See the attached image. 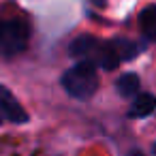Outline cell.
<instances>
[{
	"instance_id": "6da1fadb",
	"label": "cell",
	"mask_w": 156,
	"mask_h": 156,
	"mask_svg": "<svg viewBox=\"0 0 156 156\" xmlns=\"http://www.w3.org/2000/svg\"><path fill=\"white\" fill-rule=\"evenodd\" d=\"M71 54L79 60H88L105 71H113L122 60H120V54L115 49V43L113 41H98L90 34H81L77 37L73 43H71Z\"/></svg>"
},
{
	"instance_id": "7a4b0ae2",
	"label": "cell",
	"mask_w": 156,
	"mask_h": 156,
	"mask_svg": "<svg viewBox=\"0 0 156 156\" xmlns=\"http://www.w3.org/2000/svg\"><path fill=\"white\" fill-rule=\"evenodd\" d=\"M62 88L69 96L77 101H88L98 88V71L96 64L88 60H79L62 75Z\"/></svg>"
},
{
	"instance_id": "3957f363",
	"label": "cell",
	"mask_w": 156,
	"mask_h": 156,
	"mask_svg": "<svg viewBox=\"0 0 156 156\" xmlns=\"http://www.w3.org/2000/svg\"><path fill=\"white\" fill-rule=\"evenodd\" d=\"M30 28L22 20H0V56L13 58L28 47Z\"/></svg>"
},
{
	"instance_id": "277c9868",
	"label": "cell",
	"mask_w": 156,
	"mask_h": 156,
	"mask_svg": "<svg viewBox=\"0 0 156 156\" xmlns=\"http://www.w3.org/2000/svg\"><path fill=\"white\" fill-rule=\"evenodd\" d=\"M11 122V124H26L28 122V113L26 109L20 105V101L5 88L0 86V124Z\"/></svg>"
},
{
	"instance_id": "5b68a950",
	"label": "cell",
	"mask_w": 156,
	"mask_h": 156,
	"mask_svg": "<svg viewBox=\"0 0 156 156\" xmlns=\"http://www.w3.org/2000/svg\"><path fill=\"white\" fill-rule=\"evenodd\" d=\"M156 111V96L154 94H147V92H141L135 96L130 109H128V115L130 118H147Z\"/></svg>"
},
{
	"instance_id": "8992f818",
	"label": "cell",
	"mask_w": 156,
	"mask_h": 156,
	"mask_svg": "<svg viewBox=\"0 0 156 156\" xmlns=\"http://www.w3.org/2000/svg\"><path fill=\"white\" fill-rule=\"evenodd\" d=\"M115 88H118V94L124 96V98H130V96H137L139 94V77L135 73H124L118 81H115Z\"/></svg>"
},
{
	"instance_id": "52a82bcc",
	"label": "cell",
	"mask_w": 156,
	"mask_h": 156,
	"mask_svg": "<svg viewBox=\"0 0 156 156\" xmlns=\"http://www.w3.org/2000/svg\"><path fill=\"white\" fill-rule=\"evenodd\" d=\"M139 26H141V32L150 39V41H156V7H145L139 15Z\"/></svg>"
},
{
	"instance_id": "ba28073f",
	"label": "cell",
	"mask_w": 156,
	"mask_h": 156,
	"mask_svg": "<svg viewBox=\"0 0 156 156\" xmlns=\"http://www.w3.org/2000/svg\"><path fill=\"white\" fill-rule=\"evenodd\" d=\"M152 150H154V154H156V143H154V145H152Z\"/></svg>"
}]
</instances>
